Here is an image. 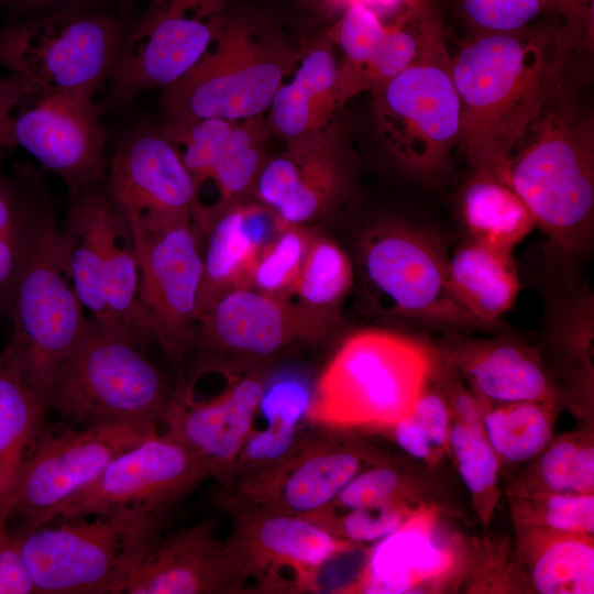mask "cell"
Wrapping results in <instances>:
<instances>
[{"label": "cell", "instance_id": "f6af8a7d", "mask_svg": "<svg viewBox=\"0 0 594 594\" xmlns=\"http://www.w3.org/2000/svg\"><path fill=\"white\" fill-rule=\"evenodd\" d=\"M403 493L402 474L393 466L381 462L360 472L330 504L320 510L343 512L398 502L402 501Z\"/></svg>", "mask_w": 594, "mask_h": 594}, {"label": "cell", "instance_id": "d6a6232c", "mask_svg": "<svg viewBox=\"0 0 594 594\" xmlns=\"http://www.w3.org/2000/svg\"><path fill=\"white\" fill-rule=\"evenodd\" d=\"M270 135L267 121L261 114L235 120L219 142L205 180L198 189L199 191L209 182L218 191V201L210 223L230 207L242 202L243 198L254 190L267 158L266 144Z\"/></svg>", "mask_w": 594, "mask_h": 594}, {"label": "cell", "instance_id": "603a6c76", "mask_svg": "<svg viewBox=\"0 0 594 594\" xmlns=\"http://www.w3.org/2000/svg\"><path fill=\"white\" fill-rule=\"evenodd\" d=\"M218 531L217 520L206 518L161 535L117 594L249 593L248 579Z\"/></svg>", "mask_w": 594, "mask_h": 594}, {"label": "cell", "instance_id": "9a60e30c", "mask_svg": "<svg viewBox=\"0 0 594 594\" xmlns=\"http://www.w3.org/2000/svg\"><path fill=\"white\" fill-rule=\"evenodd\" d=\"M231 0H150L111 73V101L125 103L188 73L224 30Z\"/></svg>", "mask_w": 594, "mask_h": 594}, {"label": "cell", "instance_id": "7bdbcfd3", "mask_svg": "<svg viewBox=\"0 0 594 594\" xmlns=\"http://www.w3.org/2000/svg\"><path fill=\"white\" fill-rule=\"evenodd\" d=\"M539 475L547 492L593 494V447L568 440L556 442L542 454Z\"/></svg>", "mask_w": 594, "mask_h": 594}, {"label": "cell", "instance_id": "6da1fadb", "mask_svg": "<svg viewBox=\"0 0 594 594\" xmlns=\"http://www.w3.org/2000/svg\"><path fill=\"white\" fill-rule=\"evenodd\" d=\"M594 33L560 18L512 32H472L451 54L461 100L458 148L472 169L503 165L557 98L590 79Z\"/></svg>", "mask_w": 594, "mask_h": 594}, {"label": "cell", "instance_id": "4fadbf2b", "mask_svg": "<svg viewBox=\"0 0 594 594\" xmlns=\"http://www.w3.org/2000/svg\"><path fill=\"white\" fill-rule=\"evenodd\" d=\"M217 504L231 519L226 540L248 579L249 593L317 592L326 565L355 546L305 517L267 510L222 493Z\"/></svg>", "mask_w": 594, "mask_h": 594}, {"label": "cell", "instance_id": "1f68e13d", "mask_svg": "<svg viewBox=\"0 0 594 594\" xmlns=\"http://www.w3.org/2000/svg\"><path fill=\"white\" fill-rule=\"evenodd\" d=\"M470 240L512 253L536 221L519 195L496 173L472 169L459 198Z\"/></svg>", "mask_w": 594, "mask_h": 594}, {"label": "cell", "instance_id": "bcb514c9", "mask_svg": "<svg viewBox=\"0 0 594 594\" xmlns=\"http://www.w3.org/2000/svg\"><path fill=\"white\" fill-rule=\"evenodd\" d=\"M0 594H34L18 537L7 520H0Z\"/></svg>", "mask_w": 594, "mask_h": 594}, {"label": "cell", "instance_id": "8992f818", "mask_svg": "<svg viewBox=\"0 0 594 594\" xmlns=\"http://www.w3.org/2000/svg\"><path fill=\"white\" fill-rule=\"evenodd\" d=\"M371 97L374 130L403 169L431 177L447 168L459 144L461 100L440 14L414 62Z\"/></svg>", "mask_w": 594, "mask_h": 594}, {"label": "cell", "instance_id": "60d3db41", "mask_svg": "<svg viewBox=\"0 0 594 594\" xmlns=\"http://www.w3.org/2000/svg\"><path fill=\"white\" fill-rule=\"evenodd\" d=\"M448 442L460 476L475 501H484L495 491L498 457L486 439L482 425L461 420L450 427Z\"/></svg>", "mask_w": 594, "mask_h": 594}, {"label": "cell", "instance_id": "836d02e7", "mask_svg": "<svg viewBox=\"0 0 594 594\" xmlns=\"http://www.w3.org/2000/svg\"><path fill=\"white\" fill-rule=\"evenodd\" d=\"M355 283V266L333 239L311 231L293 298L310 312L339 323Z\"/></svg>", "mask_w": 594, "mask_h": 594}, {"label": "cell", "instance_id": "2e32d148", "mask_svg": "<svg viewBox=\"0 0 594 594\" xmlns=\"http://www.w3.org/2000/svg\"><path fill=\"white\" fill-rule=\"evenodd\" d=\"M138 298L151 336L179 366L189 351L204 274V237L194 220L134 226Z\"/></svg>", "mask_w": 594, "mask_h": 594}, {"label": "cell", "instance_id": "5bb4252c", "mask_svg": "<svg viewBox=\"0 0 594 594\" xmlns=\"http://www.w3.org/2000/svg\"><path fill=\"white\" fill-rule=\"evenodd\" d=\"M157 431L154 424L66 426L41 433L10 498L8 521L18 530L56 519L61 508L87 488L120 453Z\"/></svg>", "mask_w": 594, "mask_h": 594}, {"label": "cell", "instance_id": "c3c4849f", "mask_svg": "<svg viewBox=\"0 0 594 594\" xmlns=\"http://www.w3.org/2000/svg\"><path fill=\"white\" fill-rule=\"evenodd\" d=\"M95 0H0V12L24 18L63 10L88 9Z\"/></svg>", "mask_w": 594, "mask_h": 594}, {"label": "cell", "instance_id": "816d5d0a", "mask_svg": "<svg viewBox=\"0 0 594 594\" xmlns=\"http://www.w3.org/2000/svg\"><path fill=\"white\" fill-rule=\"evenodd\" d=\"M590 2L594 3V0H588Z\"/></svg>", "mask_w": 594, "mask_h": 594}, {"label": "cell", "instance_id": "ffe728a7", "mask_svg": "<svg viewBox=\"0 0 594 594\" xmlns=\"http://www.w3.org/2000/svg\"><path fill=\"white\" fill-rule=\"evenodd\" d=\"M219 363L223 366L221 389L198 397L185 381L179 383L161 424L220 484L253 427L271 372L267 365Z\"/></svg>", "mask_w": 594, "mask_h": 594}, {"label": "cell", "instance_id": "52a82bcc", "mask_svg": "<svg viewBox=\"0 0 594 594\" xmlns=\"http://www.w3.org/2000/svg\"><path fill=\"white\" fill-rule=\"evenodd\" d=\"M437 237L384 222L365 230L356 250L355 280L364 306L383 320L448 329L486 328L459 300Z\"/></svg>", "mask_w": 594, "mask_h": 594}, {"label": "cell", "instance_id": "74e56055", "mask_svg": "<svg viewBox=\"0 0 594 594\" xmlns=\"http://www.w3.org/2000/svg\"><path fill=\"white\" fill-rule=\"evenodd\" d=\"M386 31V20L372 9L354 3L327 30L342 52L339 65V102L354 97L356 82L374 58Z\"/></svg>", "mask_w": 594, "mask_h": 594}, {"label": "cell", "instance_id": "8d00e7d4", "mask_svg": "<svg viewBox=\"0 0 594 594\" xmlns=\"http://www.w3.org/2000/svg\"><path fill=\"white\" fill-rule=\"evenodd\" d=\"M547 542L531 566V582L541 594L594 593V548L590 536L560 534Z\"/></svg>", "mask_w": 594, "mask_h": 594}, {"label": "cell", "instance_id": "3957f363", "mask_svg": "<svg viewBox=\"0 0 594 594\" xmlns=\"http://www.w3.org/2000/svg\"><path fill=\"white\" fill-rule=\"evenodd\" d=\"M433 350L385 328L344 336L311 386L306 425L393 427L407 417L432 375Z\"/></svg>", "mask_w": 594, "mask_h": 594}, {"label": "cell", "instance_id": "5b68a950", "mask_svg": "<svg viewBox=\"0 0 594 594\" xmlns=\"http://www.w3.org/2000/svg\"><path fill=\"white\" fill-rule=\"evenodd\" d=\"M167 515L56 518L14 530L35 594H117L162 535Z\"/></svg>", "mask_w": 594, "mask_h": 594}, {"label": "cell", "instance_id": "7a4b0ae2", "mask_svg": "<svg viewBox=\"0 0 594 594\" xmlns=\"http://www.w3.org/2000/svg\"><path fill=\"white\" fill-rule=\"evenodd\" d=\"M581 91L553 100L493 170L527 205L561 263L587 252L594 238V119Z\"/></svg>", "mask_w": 594, "mask_h": 594}, {"label": "cell", "instance_id": "277c9868", "mask_svg": "<svg viewBox=\"0 0 594 594\" xmlns=\"http://www.w3.org/2000/svg\"><path fill=\"white\" fill-rule=\"evenodd\" d=\"M298 53L279 34L231 14L200 61L161 89L165 119L233 121L261 116L294 70Z\"/></svg>", "mask_w": 594, "mask_h": 594}, {"label": "cell", "instance_id": "ba28073f", "mask_svg": "<svg viewBox=\"0 0 594 594\" xmlns=\"http://www.w3.org/2000/svg\"><path fill=\"white\" fill-rule=\"evenodd\" d=\"M173 391L138 344L89 318L78 345L42 397L48 411L76 426L158 425Z\"/></svg>", "mask_w": 594, "mask_h": 594}, {"label": "cell", "instance_id": "4316f807", "mask_svg": "<svg viewBox=\"0 0 594 594\" xmlns=\"http://www.w3.org/2000/svg\"><path fill=\"white\" fill-rule=\"evenodd\" d=\"M450 554L438 540L431 520L415 515L371 549L348 592L402 594L444 572Z\"/></svg>", "mask_w": 594, "mask_h": 594}, {"label": "cell", "instance_id": "d590c367", "mask_svg": "<svg viewBox=\"0 0 594 594\" xmlns=\"http://www.w3.org/2000/svg\"><path fill=\"white\" fill-rule=\"evenodd\" d=\"M543 404H502L483 416L484 435L498 458L517 463L543 451L551 438L550 417Z\"/></svg>", "mask_w": 594, "mask_h": 594}, {"label": "cell", "instance_id": "30bf717a", "mask_svg": "<svg viewBox=\"0 0 594 594\" xmlns=\"http://www.w3.org/2000/svg\"><path fill=\"white\" fill-rule=\"evenodd\" d=\"M61 230L74 289L90 318L139 346L151 333L141 309L132 231L102 184L69 195Z\"/></svg>", "mask_w": 594, "mask_h": 594}, {"label": "cell", "instance_id": "44dd1931", "mask_svg": "<svg viewBox=\"0 0 594 594\" xmlns=\"http://www.w3.org/2000/svg\"><path fill=\"white\" fill-rule=\"evenodd\" d=\"M103 189L130 228L170 220H194L191 175L157 129L134 131L107 163Z\"/></svg>", "mask_w": 594, "mask_h": 594}, {"label": "cell", "instance_id": "f907efd6", "mask_svg": "<svg viewBox=\"0 0 594 594\" xmlns=\"http://www.w3.org/2000/svg\"><path fill=\"white\" fill-rule=\"evenodd\" d=\"M118 1H120L121 4H123L125 7H129L130 4H132L136 0H118Z\"/></svg>", "mask_w": 594, "mask_h": 594}, {"label": "cell", "instance_id": "681fc988", "mask_svg": "<svg viewBox=\"0 0 594 594\" xmlns=\"http://www.w3.org/2000/svg\"><path fill=\"white\" fill-rule=\"evenodd\" d=\"M452 404L459 420L468 425H482V419L475 400L462 388L454 386Z\"/></svg>", "mask_w": 594, "mask_h": 594}, {"label": "cell", "instance_id": "e0dca14e", "mask_svg": "<svg viewBox=\"0 0 594 594\" xmlns=\"http://www.w3.org/2000/svg\"><path fill=\"white\" fill-rule=\"evenodd\" d=\"M381 462L343 429L305 425L282 457L221 493L267 510L307 517L330 504L360 472Z\"/></svg>", "mask_w": 594, "mask_h": 594}, {"label": "cell", "instance_id": "cb8c5ba5", "mask_svg": "<svg viewBox=\"0 0 594 594\" xmlns=\"http://www.w3.org/2000/svg\"><path fill=\"white\" fill-rule=\"evenodd\" d=\"M333 45L326 31L301 46L293 77L273 96L267 125L287 144L324 136L339 127V64Z\"/></svg>", "mask_w": 594, "mask_h": 594}, {"label": "cell", "instance_id": "484cf974", "mask_svg": "<svg viewBox=\"0 0 594 594\" xmlns=\"http://www.w3.org/2000/svg\"><path fill=\"white\" fill-rule=\"evenodd\" d=\"M446 348L477 395L486 400L547 403L556 395L539 356L521 343L504 338L477 340L455 336L447 340Z\"/></svg>", "mask_w": 594, "mask_h": 594}, {"label": "cell", "instance_id": "ee69618b", "mask_svg": "<svg viewBox=\"0 0 594 594\" xmlns=\"http://www.w3.org/2000/svg\"><path fill=\"white\" fill-rule=\"evenodd\" d=\"M528 519L554 532L592 536L593 494L542 493L529 499Z\"/></svg>", "mask_w": 594, "mask_h": 594}, {"label": "cell", "instance_id": "d4e9b609", "mask_svg": "<svg viewBox=\"0 0 594 594\" xmlns=\"http://www.w3.org/2000/svg\"><path fill=\"white\" fill-rule=\"evenodd\" d=\"M282 223L260 204H237L219 215L204 233V274L197 319L224 292L249 286L262 250Z\"/></svg>", "mask_w": 594, "mask_h": 594}, {"label": "cell", "instance_id": "7dc6e473", "mask_svg": "<svg viewBox=\"0 0 594 594\" xmlns=\"http://www.w3.org/2000/svg\"><path fill=\"white\" fill-rule=\"evenodd\" d=\"M310 6L326 18H339L350 6L363 4L382 18H389L417 0H307Z\"/></svg>", "mask_w": 594, "mask_h": 594}, {"label": "cell", "instance_id": "7402d4cb", "mask_svg": "<svg viewBox=\"0 0 594 594\" xmlns=\"http://www.w3.org/2000/svg\"><path fill=\"white\" fill-rule=\"evenodd\" d=\"M341 136L338 127L267 156L253 193L282 224L309 227L341 207L351 184V158Z\"/></svg>", "mask_w": 594, "mask_h": 594}, {"label": "cell", "instance_id": "83f0119b", "mask_svg": "<svg viewBox=\"0 0 594 594\" xmlns=\"http://www.w3.org/2000/svg\"><path fill=\"white\" fill-rule=\"evenodd\" d=\"M308 378L297 371L268 376L253 425L239 455L220 485L227 487L282 457L306 425L311 396Z\"/></svg>", "mask_w": 594, "mask_h": 594}, {"label": "cell", "instance_id": "ac0fdd59", "mask_svg": "<svg viewBox=\"0 0 594 594\" xmlns=\"http://www.w3.org/2000/svg\"><path fill=\"white\" fill-rule=\"evenodd\" d=\"M336 327L293 299L240 286L198 317L189 350L201 353L200 362L267 365L294 348L323 341Z\"/></svg>", "mask_w": 594, "mask_h": 594}, {"label": "cell", "instance_id": "ab89813d", "mask_svg": "<svg viewBox=\"0 0 594 594\" xmlns=\"http://www.w3.org/2000/svg\"><path fill=\"white\" fill-rule=\"evenodd\" d=\"M403 501L343 512L319 510L305 518L333 537L352 544L381 540L408 519Z\"/></svg>", "mask_w": 594, "mask_h": 594}, {"label": "cell", "instance_id": "7c38bea8", "mask_svg": "<svg viewBox=\"0 0 594 594\" xmlns=\"http://www.w3.org/2000/svg\"><path fill=\"white\" fill-rule=\"evenodd\" d=\"M127 33L119 18L90 9L41 13L0 30V64L44 87L92 98Z\"/></svg>", "mask_w": 594, "mask_h": 594}, {"label": "cell", "instance_id": "f35d334b", "mask_svg": "<svg viewBox=\"0 0 594 594\" xmlns=\"http://www.w3.org/2000/svg\"><path fill=\"white\" fill-rule=\"evenodd\" d=\"M310 234L308 227L283 224L262 250L249 286L271 296L293 299Z\"/></svg>", "mask_w": 594, "mask_h": 594}, {"label": "cell", "instance_id": "9c48e42d", "mask_svg": "<svg viewBox=\"0 0 594 594\" xmlns=\"http://www.w3.org/2000/svg\"><path fill=\"white\" fill-rule=\"evenodd\" d=\"M3 353L41 396L85 333L89 318L74 289L57 213L45 223L14 287Z\"/></svg>", "mask_w": 594, "mask_h": 594}, {"label": "cell", "instance_id": "d6986e66", "mask_svg": "<svg viewBox=\"0 0 594 594\" xmlns=\"http://www.w3.org/2000/svg\"><path fill=\"white\" fill-rule=\"evenodd\" d=\"M210 477L205 463L166 431H156L117 455L56 518L107 514L167 515Z\"/></svg>", "mask_w": 594, "mask_h": 594}, {"label": "cell", "instance_id": "f546056e", "mask_svg": "<svg viewBox=\"0 0 594 594\" xmlns=\"http://www.w3.org/2000/svg\"><path fill=\"white\" fill-rule=\"evenodd\" d=\"M48 409L43 397L0 353V520L8 521L7 509L22 470L46 427ZM9 522V521H8Z\"/></svg>", "mask_w": 594, "mask_h": 594}, {"label": "cell", "instance_id": "4dcf8cb0", "mask_svg": "<svg viewBox=\"0 0 594 594\" xmlns=\"http://www.w3.org/2000/svg\"><path fill=\"white\" fill-rule=\"evenodd\" d=\"M448 272L459 300L485 327L499 323L520 290L512 253L470 239L448 255Z\"/></svg>", "mask_w": 594, "mask_h": 594}, {"label": "cell", "instance_id": "e575fe53", "mask_svg": "<svg viewBox=\"0 0 594 594\" xmlns=\"http://www.w3.org/2000/svg\"><path fill=\"white\" fill-rule=\"evenodd\" d=\"M473 32H512L560 18L594 33V3L588 0H459Z\"/></svg>", "mask_w": 594, "mask_h": 594}, {"label": "cell", "instance_id": "8fae6325", "mask_svg": "<svg viewBox=\"0 0 594 594\" xmlns=\"http://www.w3.org/2000/svg\"><path fill=\"white\" fill-rule=\"evenodd\" d=\"M20 148L57 175L69 195L106 177V132L92 98L0 75V153Z\"/></svg>", "mask_w": 594, "mask_h": 594}, {"label": "cell", "instance_id": "b9f144b4", "mask_svg": "<svg viewBox=\"0 0 594 594\" xmlns=\"http://www.w3.org/2000/svg\"><path fill=\"white\" fill-rule=\"evenodd\" d=\"M393 428L396 443L406 453L416 459H428L435 449L448 442V405L440 394L428 391L426 386L411 413Z\"/></svg>", "mask_w": 594, "mask_h": 594}, {"label": "cell", "instance_id": "f1b7e54d", "mask_svg": "<svg viewBox=\"0 0 594 594\" xmlns=\"http://www.w3.org/2000/svg\"><path fill=\"white\" fill-rule=\"evenodd\" d=\"M55 213L37 172L22 180L0 172V315H7L18 279Z\"/></svg>", "mask_w": 594, "mask_h": 594}]
</instances>
